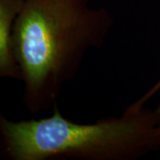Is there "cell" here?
I'll use <instances>...</instances> for the list:
<instances>
[{"label": "cell", "mask_w": 160, "mask_h": 160, "mask_svg": "<svg viewBox=\"0 0 160 160\" xmlns=\"http://www.w3.org/2000/svg\"><path fill=\"white\" fill-rule=\"evenodd\" d=\"M114 20L90 0H24L12 31V49L22 72V101L31 114L56 105L90 49L101 48Z\"/></svg>", "instance_id": "6da1fadb"}, {"label": "cell", "mask_w": 160, "mask_h": 160, "mask_svg": "<svg viewBox=\"0 0 160 160\" xmlns=\"http://www.w3.org/2000/svg\"><path fill=\"white\" fill-rule=\"evenodd\" d=\"M136 101L118 117L80 124L53 113L39 119L0 117L4 155L11 160H136L155 149L156 109Z\"/></svg>", "instance_id": "7a4b0ae2"}, {"label": "cell", "mask_w": 160, "mask_h": 160, "mask_svg": "<svg viewBox=\"0 0 160 160\" xmlns=\"http://www.w3.org/2000/svg\"><path fill=\"white\" fill-rule=\"evenodd\" d=\"M24 0H0V77L22 81L12 49V31Z\"/></svg>", "instance_id": "3957f363"}, {"label": "cell", "mask_w": 160, "mask_h": 160, "mask_svg": "<svg viewBox=\"0 0 160 160\" xmlns=\"http://www.w3.org/2000/svg\"><path fill=\"white\" fill-rule=\"evenodd\" d=\"M160 90V76L158 78V80L157 81V83L155 84L154 86H152L149 91L147 92L145 94H143L142 97L140 99L136 100V102L139 103H142V104H146V102L149 101V99L151 97H153L155 93H157ZM156 111L158 115V118H159V125L157 127V130H156V135H155V149H160V105L156 109Z\"/></svg>", "instance_id": "277c9868"}]
</instances>
